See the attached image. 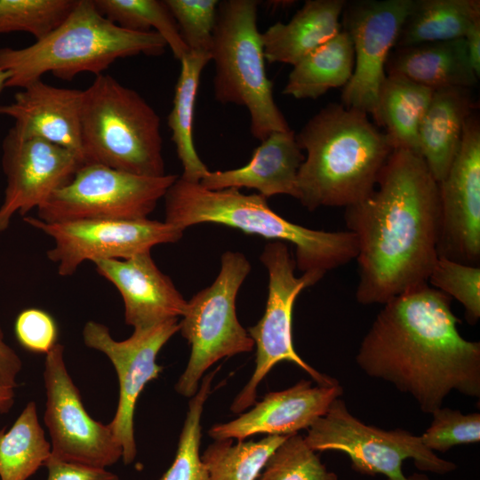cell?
I'll list each match as a JSON object with an SVG mask.
<instances>
[{
	"label": "cell",
	"instance_id": "35",
	"mask_svg": "<svg viewBox=\"0 0 480 480\" xmlns=\"http://www.w3.org/2000/svg\"><path fill=\"white\" fill-rule=\"evenodd\" d=\"M433 288L457 300L465 309L467 322L480 318V267L438 257L428 279Z\"/></svg>",
	"mask_w": 480,
	"mask_h": 480
},
{
	"label": "cell",
	"instance_id": "30",
	"mask_svg": "<svg viewBox=\"0 0 480 480\" xmlns=\"http://www.w3.org/2000/svg\"><path fill=\"white\" fill-rule=\"evenodd\" d=\"M289 436H267L259 441L214 440L201 460L208 480H256L272 452Z\"/></svg>",
	"mask_w": 480,
	"mask_h": 480
},
{
	"label": "cell",
	"instance_id": "33",
	"mask_svg": "<svg viewBox=\"0 0 480 480\" xmlns=\"http://www.w3.org/2000/svg\"><path fill=\"white\" fill-rule=\"evenodd\" d=\"M76 0H0V35L16 31L39 41L60 26Z\"/></svg>",
	"mask_w": 480,
	"mask_h": 480
},
{
	"label": "cell",
	"instance_id": "34",
	"mask_svg": "<svg viewBox=\"0 0 480 480\" xmlns=\"http://www.w3.org/2000/svg\"><path fill=\"white\" fill-rule=\"evenodd\" d=\"M306 443L294 434L272 452L256 480H338Z\"/></svg>",
	"mask_w": 480,
	"mask_h": 480
},
{
	"label": "cell",
	"instance_id": "41",
	"mask_svg": "<svg viewBox=\"0 0 480 480\" xmlns=\"http://www.w3.org/2000/svg\"><path fill=\"white\" fill-rule=\"evenodd\" d=\"M468 56L476 75L480 76V21L475 23L463 37Z\"/></svg>",
	"mask_w": 480,
	"mask_h": 480
},
{
	"label": "cell",
	"instance_id": "18",
	"mask_svg": "<svg viewBox=\"0 0 480 480\" xmlns=\"http://www.w3.org/2000/svg\"><path fill=\"white\" fill-rule=\"evenodd\" d=\"M342 394L340 384L312 386L310 380H301L289 388L266 394L252 409L231 421L214 425L208 434L214 440L238 441L256 434L292 436L309 428Z\"/></svg>",
	"mask_w": 480,
	"mask_h": 480
},
{
	"label": "cell",
	"instance_id": "12",
	"mask_svg": "<svg viewBox=\"0 0 480 480\" xmlns=\"http://www.w3.org/2000/svg\"><path fill=\"white\" fill-rule=\"evenodd\" d=\"M46 395L44 422L51 438L53 460L106 468L123 456V449L108 424L92 419L69 375L64 346L58 343L45 355Z\"/></svg>",
	"mask_w": 480,
	"mask_h": 480
},
{
	"label": "cell",
	"instance_id": "8",
	"mask_svg": "<svg viewBox=\"0 0 480 480\" xmlns=\"http://www.w3.org/2000/svg\"><path fill=\"white\" fill-rule=\"evenodd\" d=\"M251 265L237 252H226L214 282L187 302L180 324L181 335L191 347L188 363L175 390L191 398L204 372L223 357L250 352L254 341L239 323L236 299Z\"/></svg>",
	"mask_w": 480,
	"mask_h": 480
},
{
	"label": "cell",
	"instance_id": "17",
	"mask_svg": "<svg viewBox=\"0 0 480 480\" xmlns=\"http://www.w3.org/2000/svg\"><path fill=\"white\" fill-rule=\"evenodd\" d=\"M3 171L6 177L0 223L12 215H26L68 184L84 164L75 152L37 138H22L11 128L3 140Z\"/></svg>",
	"mask_w": 480,
	"mask_h": 480
},
{
	"label": "cell",
	"instance_id": "38",
	"mask_svg": "<svg viewBox=\"0 0 480 480\" xmlns=\"http://www.w3.org/2000/svg\"><path fill=\"white\" fill-rule=\"evenodd\" d=\"M15 334L27 350L47 354L58 344V327L54 318L40 308L22 310L15 321Z\"/></svg>",
	"mask_w": 480,
	"mask_h": 480
},
{
	"label": "cell",
	"instance_id": "10",
	"mask_svg": "<svg viewBox=\"0 0 480 480\" xmlns=\"http://www.w3.org/2000/svg\"><path fill=\"white\" fill-rule=\"evenodd\" d=\"M260 261L268 273V293L263 316L248 333L256 345L255 370L231 404V411L240 413L253 405L257 387L278 363L287 361L305 371L317 385L334 386L338 380L323 374L307 364L295 351L292 341V309L300 292L317 283L323 276L294 274L296 263L288 244L270 242L260 254Z\"/></svg>",
	"mask_w": 480,
	"mask_h": 480
},
{
	"label": "cell",
	"instance_id": "2",
	"mask_svg": "<svg viewBox=\"0 0 480 480\" xmlns=\"http://www.w3.org/2000/svg\"><path fill=\"white\" fill-rule=\"evenodd\" d=\"M451 303V297L428 284L393 298L356 356L366 375L412 396L428 414L452 391L480 396V342L460 335Z\"/></svg>",
	"mask_w": 480,
	"mask_h": 480
},
{
	"label": "cell",
	"instance_id": "19",
	"mask_svg": "<svg viewBox=\"0 0 480 480\" xmlns=\"http://www.w3.org/2000/svg\"><path fill=\"white\" fill-rule=\"evenodd\" d=\"M92 263L96 272L119 292L127 325L147 328L183 316L188 301L157 268L150 251Z\"/></svg>",
	"mask_w": 480,
	"mask_h": 480
},
{
	"label": "cell",
	"instance_id": "22",
	"mask_svg": "<svg viewBox=\"0 0 480 480\" xmlns=\"http://www.w3.org/2000/svg\"><path fill=\"white\" fill-rule=\"evenodd\" d=\"M475 109L469 88L434 90L419 128V155L440 182L457 156L468 118Z\"/></svg>",
	"mask_w": 480,
	"mask_h": 480
},
{
	"label": "cell",
	"instance_id": "21",
	"mask_svg": "<svg viewBox=\"0 0 480 480\" xmlns=\"http://www.w3.org/2000/svg\"><path fill=\"white\" fill-rule=\"evenodd\" d=\"M292 130L270 133L244 166L210 172L199 184L211 190L253 188L266 198L284 194L298 198L297 178L305 156Z\"/></svg>",
	"mask_w": 480,
	"mask_h": 480
},
{
	"label": "cell",
	"instance_id": "36",
	"mask_svg": "<svg viewBox=\"0 0 480 480\" xmlns=\"http://www.w3.org/2000/svg\"><path fill=\"white\" fill-rule=\"evenodd\" d=\"M189 52L211 53L217 0H165Z\"/></svg>",
	"mask_w": 480,
	"mask_h": 480
},
{
	"label": "cell",
	"instance_id": "4",
	"mask_svg": "<svg viewBox=\"0 0 480 480\" xmlns=\"http://www.w3.org/2000/svg\"><path fill=\"white\" fill-rule=\"evenodd\" d=\"M164 197L165 222L184 230L215 223L290 244L295 248L296 268L303 273L324 276L358 253L352 232L315 230L292 223L275 212L260 194L245 195L233 188L211 190L179 177Z\"/></svg>",
	"mask_w": 480,
	"mask_h": 480
},
{
	"label": "cell",
	"instance_id": "15",
	"mask_svg": "<svg viewBox=\"0 0 480 480\" xmlns=\"http://www.w3.org/2000/svg\"><path fill=\"white\" fill-rule=\"evenodd\" d=\"M178 318L156 325L133 329L124 340H116L107 325L90 320L82 331L84 343L89 348L105 354L117 374L119 399L110 428L123 449L125 465L133 462L137 454L134 437V411L137 400L148 382L159 377L163 367L156 356L164 344L180 331Z\"/></svg>",
	"mask_w": 480,
	"mask_h": 480
},
{
	"label": "cell",
	"instance_id": "6",
	"mask_svg": "<svg viewBox=\"0 0 480 480\" xmlns=\"http://www.w3.org/2000/svg\"><path fill=\"white\" fill-rule=\"evenodd\" d=\"M81 146L84 164L146 177L166 174L158 115L111 76H96L83 90Z\"/></svg>",
	"mask_w": 480,
	"mask_h": 480
},
{
	"label": "cell",
	"instance_id": "20",
	"mask_svg": "<svg viewBox=\"0 0 480 480\" xmlns=\"http://www.w3.org/2000/svg\"><path fill=\"white\" fill-rule=\"evenodd\" d=\"M21 89L12 102L0 105V115L14 120L13 132L22 138L42 139L66 148L83 160V90L52 86L41 79Z\"/></svg>",
	"mask_w": 480,
	"mask_h": 480
},
{
	"label": "cell",
	"instance_id": "11",
	"mask_svg": "<svg viewBox=\"0 0 480 480\" xmlns=\"http://www.w3.org/2000/svg\"><path fill=\"white\" fill-rule=\"evenodd\" d=\"M178 178L139 176L100 164H83L68 184L36 209V218L47 223L146 219Z\"/></svg>",
	"mask_w": 480,
	"mask_h": 480
},
{
	"label": "cell",
	"instance_id": "31",
	"mask_svg": "<svg viewBox=\"0 0 480 480\" xmlns=\"http://www.w3.org/2000/svg\"><path fill=\"white\" fill-rule=\"evenodd\" d=\"M99 12L120 28L131 31L148 32L155 28L180 59L189 51L178 25L164 1L158 0H93Z\"/></svg>",
	"mask_w": 480,
	"mask_h": 480
},
{
	"label": "cell",
	"instance_id": "26",
	"mask_svg": "<svg viewBox=\"0 0 480 480\" xmlns=\"http://www.w3.org/2000/svg\"><path fill=\"white\" fill-rule=\"evenodd\" d=\"M282 93L317 99L332 88L344 87L354 69V50L348 34L341 29L292 66Z\"/></svg>",
	"mask_w": 480,
	"mask_h": 480
},
{
	"label": "cell",
	"instance_id": "16",
	"mask_svg": "<svg viewBox=\"0 0 480 480\" xmlns=\"http://www.w3.org/2000/svg\"><path fill=\"white\" fill-rule=\"evenodd\" d=\"M438 192V257L480 267V124L474 114Z\"/></svg>",
	"mask_w": 480,
	"mask_h": 480
},
{
	"label": "cell",
	"instance_id": "1",
	"mask_svg": "<svg viewBox=\"0 0 480 480\" xmlns=\"http://www.w3.org/2000/svg\"><path fill=\"white\" fill-rule=\"evenodd\" d=\"M439 217L438 183L423 159L394 149L372 192L345 208L358 244V303L384 305L428 284L438 258Z\"/></svg>",
	"mask_w": 480,
	"mask_h": 480
},
{
	"label": "cell",
	"instance_id": "7",
	"mask_svg": "<svg viewBox=\"0 0 480 480\" xmlns=\"http://www.w3.org/2000/svg\"><path fill=\"white\" fill-rule=\"evenodd\" d=\"M258 5L256 0L219 2L211 56L215 64V99L221 104L245 107L251 132L262 141L272 132L291 128L276 104L267 76Z\"/></svg>",
	"mask_w": 480,
	"mask_h": 480
},
{
	"label": "cell",
	"instance_id": "39",
	"mask_svg": "<svg viewBox=\"0 0 480 480\" xmlns=\"http://www.w3.org/2000/svg\"><path fill=\"white\" fill-rule=\"evenodd\" d=\"M44 467L48 471L46 480H120L116 474L106 468L60 461L52 458Z\"/></svg>",
	"mask_w": 480,
	"mask_h": 480
},
{
	"label": "cell",
	"instance_id": "37",
	"mask_svg": "<svg viewBox=\"0 0 480 480\" xmlns=\"http://www.w3.org/2000/svg\"><path fill=\"white\" fill-rule=\"evenodd\" d=\"M429 427L420 436L432 452H445L455 445L480 441V413L464 414L459 410L440 407L431 413Z\"/></svg>",
	"mask_w": 480,
	"mask_h": 480
},
{
	"label": "cell",
	"instance_id": "32",
	"mask_svg": "<svg viewBox=\"0 0 480 480\" xmlns=\"http://www.w3.org/2000/svg\"><path fill=\"white\" fill-rule=\"evenodd\" d=\"M218 369L204 375L200 388L188 403L175 458L158 480H208V471L199 453L201 416Z\"/></svg>",
	"mask_w": 480,
	"mask_h": 480
},
{
	"label": "cell",
	"instance_id": "13",
	"mask_svg": "<svg viewBox=\"0 0 480 480\" xmlns=\"http://www.w3.org/2000/svg\"><path fill=\"white\" fill-rule=\"evenodd\" d=\"M24 221L53 239L54 246L46 254L60 276H72L84 261L131 258L157 244L175 243L184 233L170 223L148 218L47 223L25 217Z\"/></svg>",
	"mask_w": 480,
	"mask_h": 480
},
{
	"label": "cell",
	"instance_id": "9",
	"mask_svg": "<svg viewBox=\"0 0 480 480\" xmlns=\"http://www.w3.org/2000/svg\"><path fill=\"white\" fill-rule=\"evenodd\" d=\"M304 439L315 452L345 453L352 468L360 474H380L388 480H429L420 474L406 476L402 470L406 459H412L418 469L438 475L457 468L425 447L420 436L403 428L384 430L364 423L348 411L340 397L313 423Z\"/></svg>",
	"mask_w": 480,
	"mask_h": 480
},
{
	"label": "cell",
	"instance_id": "25",
	"mask_svg": "<svg viewBox=\"0 0 480 480\" xmlns=\"http://www.w3.org/2000/svg\"><path fill=\"white\" fill-rule=\"evenodd\" d=\"M434 90L396 75H387L378 96V127L394 149L419 155V128Z\"/></svg>",
	"mask_w": 480,
	"mask_h": 480
},
{
	"label": "cell",
	"instance_id": "40",
	"mask_svg": "<svg viewBox=\"0 0 480 480\" xmlns=\"http://www.w3.org/2000/svg\"><path fill=\"white\" fill-rule=\"evenodd\" d=\"M22 369V361L17 352L5 341L0 324V385L15 388L17 378Z\"/></svg>",
	"mask_w": 480,
	"mask_h": 480
},
{
	"label": "cell",
	"instance_id": "42",
	"mask_svg": "<svg viewBox=\"0 0 480 480\" xmlns=\"http://www.w3.org/2000/svg\"><path fill=\"white\" fill-rule=\"evenodd\" d=\"M14 388L0 385V413H7L14 404Z\"/></svg>",
	"mask_w": 480,
	"mask_h": 480
},
{
	"label": "cell",
	"instance_id": "44",
	"mask_svg": "<svg viewBox=\"0 0 480 480\" xmlns=\"http://www.w3.org/2000/svg\"><path fill=\"white\" fill-rule=\"evenodd\" d=\"M5 228L3 227V225L0 223V232L4 231Z\"/></svg>",
	"mask_w": 480,
	"mask_h": 480
},
{
	"label": "cell",
	"instance_id": "29",
	"mask_svg": "<svg viewBox=\"0 0 480 480\" xmlns=\"http://www.w3.org/2000/svg\"><path fill=\"white\" fill-rule=\"evenodd\" d=\"M51 457L36 403L28 402L9 430L0 429V480H28Z\"/></svg>",
	"mask_w": 480,
	"mask_h": 480
},
{
	"label": "cell",
	"instance_id": "5",
	"mask_svg": "<svg viewBox=\"0 0 480 480\" xmlns=\"http://www.w3.org/2000/svg\"><path fill=\"white\" fill-rule=\"evenodd\" d=\"M166 46L156 32L124 29L103 16L93 0H76L63 22L41 40L0 49V65L8 73L6 87L23 88L47 72L64 80L81 72L99 76L117 59L161 55Z\"/></svg>",
	"mask_w": 480,
	"mask_h": 480
},
{
	"label": "cell",
	"instance_id": "27",
	"mask_svg": "<svg viewBox=\"0 0 480 480\" xmlns=\"http://www.w3.org/2000/svg\"><path fill=\"white\" fill-rule=\"evenodd\" d=\"M478 21L479 0H413L395 47L463 38Z\"/></svg>",
	"mask_w": 480,
	"mask_h": 480
},
{
	"label": "cell",
	"instance_id": "23",
	"mask_svg": "<svg viewBox=\"0 0 480 480\" xmlns=\"http://www.w3.org/2000/svg\"><path fill=\"white\" fill-rule=\"evenodd\" d=\"M345 0H308L287 23L261 33L265 60L294 66L341 31Z\"/></svg>",
	"mask_w": 480,
	"mask_h": 480
},
{
	"label": "cell",
	"instance_id": "28",
	"mask_svg": "<svg viewBox=\"0 0 480 480\" xmlns=\"http://www.w3.org/2000/svg\"><path fill=\"white\" fill-rule=\"evenodd\" d=\"M210 60L211 53L196 52H188L180 59V73L168 116L172 140L183 168L180 178L190 182H199L209 172L195 148L193 119L200 76Z\"/></svg>",
	"mask_w": 480,
	"mask_h": 480
},
{
	"label": "cell",
	"instance_id": "14",
	"mask_svg": "<svg viewBox=\"0 0 480 480\" xmlns=\"http://www.w3.org/2000/svg\"><path fill=\"white\" fill-rule=\"evenodd\" d=\"M413 0L346 2L341 28L353 44L354 69L341 104L371 116L378 126V96L386 78V61L395 48Z\"/></svg>",
	"mask_w": 480,
	"mask_h": 480
},
{
	"label": "cell",
	"instance_id": "3",
	"mask_svg": "<svg viewBox=\"0 0 480 480\" xmlns=\"http://www.w3.org/2000/svg\"><path fill=\"white\" fill-rule=\"evenodd\" d=\"M306 151L297 178L298 200L308 211L348 207L374 189L394 150L364 111L330 103L295 134Z\"/></svg>",
	"mask_w": 480,
	"mask_h": 480
},
{
	"label": "cell",
	"instance_id": "43",
	"mask_svg": "<svg viewBox=\"0 0 480 480\" xmlns=\"http://www.w3.org/2000/svg\"><path fill=\"white\" fill-rule=\"evenodd\" d=\"M8 80V73L3 69L0 65V92L4 88H6V82Z\"/></svg>",
	"mask_w": 480,
	"mask_h": 480
},
{
	"label": "cell",
	"instance_id": "24",
	"mask_svg": "<svg viewBox=\"0 0 480 480\" xmlns=\"http://www.w3.org/2000/svg\"><path fill=\"white\" fill-rule=\"evenodd\" d=\"M386 75H396L432 90L475 86L478 76L470 64L465 40L395 47L385 65Z\"/></svg>",
	"mask_w": 480,
	"mask_h": 480
}]
</instances>
